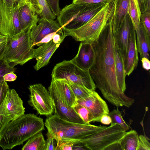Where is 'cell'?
<instances>
[{
	"mask_svg": "<svg viewBox=\"0 0 150 150\" xmlns=\"http://www.w3.org/2000/svg\"><path fill=\"white\" fill-rule=\"evenodd\" d=\"M128 13L135 30H138L142 13L138 0H129Z\"/></svg>",
	"mask_w": 150,
	"mask_h": 150,
	"instance_id": "27",
	"label": "cell"
},
{
	"mask_svg": "<svg viewBox=\"0 0 150 150\" xmlns=\"http://www.w3.org/2000/svg\"><path fill=\"white\" fill-rule=\"evenodd\" d=\"M114 53L115 72L117 82L121 90L125 93L126 89L125 81L126 76L123 61L115 42Z\"/></svg>",
	"mask_w": 150,
	"mask_h": 150,
	"instance_id": "23",
	"label": "cell"
},
{
	"mask_svg": "<svg viewBox=\"0 0 150 150\" xmlns=\"http://www.w3.org/2000/svg\"><path fill=\"white\" fill-rule=\"evenodd\" d=\"M11 121L5 115L0 114V133Z\"/></svg>",
	"mask_w": 150,
	"mask_h": 150,
	"instance_id": "41",
	"label": "cell"
},
{
	"mask_svg": "<svg viewBox=\"0 0 150 150\" xmlns=\"http://www.w3.org/2000/svg\"><path fill=\"white\" fill-rule=\"evenodd\" d=\"M9 89V86L6 81H4L0 85V106L4 101Z\"/></svg>",
	"mask_w": 150,
	"mask_h": 150,
	"instance_id": "36",
	"label": "cell"
},
{
	"mask_svg": "<svg viewBox=\"0 0 150 150\" xmlns=\"http://www.w3.org/2000/svg\"><path fill=\"white\" fill-rule=\"evenodd\" d=\"M45 129L43 119L34 114H24L11 121L0 133V147L11 149Z\"/></svg>",
	"mask_w": 150,
	"mask_h": 150,
	"instance_id": "2",
	"label": "cell"
},
{
	"mask_svg": "<svg viewBox=\"0 0 150 150\" xmlns=\"http://www.w3.org/2000/svg\"><path fill=\"white\" fill-rule=\"evenodd\" d=\"M16 68L11 67L3 58L0 59V85L4 81L3 76L6 74L11 72H14Z\"/></svg>",
	"mask_w": 150,
	"mask_h": 150,
	"instance_id": "31",
	"label": "cell"
},
{
	"mask_svg": "<svg viewBox=\"0 0 150 150\" xmlns=\"http://www.w3.org/2000/svg\"><path fill=\"white\" fill-rule=\"evenodd\" d=\"M149 139L142 135L138 136V143L137 150H150Z\"/></svg>",
	"mask_w": 150,
	"mask_h": 150,
	"instance_id": "33",
	"label": "cell"
},
{
	"mask_svg": "<svg viewBox=\"0 0 150 150\" xmlns=\"http://www.w3.org/2000/svg\"><path fill=\"white\" fill-rule=\"evenodd\" d=\"M140 22L146 32L150 36V11H146L142 13Z\"/></svg>",
	"mask_w": 150,
	"mask_h": 150,
	"instance_id": "34",
	"label": "cell"
},
{
	"mask_svg": "<svg viewBox=\"0 0 150 150\" xmlns=\"http://www.w3.org/2000/svg\"><path fill=\"white\" fill-rule=\"evenodd\" d=\"M31 30L8 37L2 54V58L11 67L22 65L34 58V49L30 37Z\"/></svg>",
	"mask_w": 150,
	"mask_h": 150,
	"instance_id": "6",
	"label": "cell"
},
{
	"mask_svg": "<svg viewBox=\"0 0 150 150\" xmlns=\"http://www.w3.org/2000/svg\"><path fill=\"white\" fill-rule=\"evenodd\" d=\"M137 38V49L141 58L145 57L149 59L150 50V36L146 31L141 23L138 30H135Z\"/></svg>",
	"mask_w": 150,
	"mask_h": 150,
	"instance_id": "21",
	"label": "cell"
},
{
	"mask_svg": "<svg viewBox=\"0 0 150 150\" xmlns=\"http://www.w3.org/2000/svg\"><path fill=\"white\" fill-rule=\"evenodd\" d=\"M53 13L57 17L59 14L61 9L59 6V0H46Z\"/></svg>",
	"mask_w": 150,
	"mask_h": 150,
	"instance_id": "35",
	"label": "cell"
},
{
	"mask_svg": "<svg viewBox=\"0 0 150 150\" xmlns=\"http://www.w3.org/2000/svg\"><path fill=\"white\" fill-rule=\"evenodd\" d=\"M17 78L16 75L14 72H11L4 75L3 78L4 81H15Z\"/></svg>",
	"mask_w": 150,
	"mask_h": 150,
	"instance_id": "43",
	"label": "cell"
},
{
	"mask_svg": "<svg viewBox=\"0 0 150 150\" xmlns=\"http://www.w3.org/2000/svg\"><path fill=\"white\" fill-rule=\"evenodd\" d=\"M47 140L46 141V150H55V146L54 145V138L47 132L46 134Z\"/></svg>",
	"mask_w": 150,
	"mask_h": 150,
	"instance_id": "37",
	"label": "cell"
},
{
	"mask_svg": "<svg viewBox=\"0 0 150 150\" xmlns=\"http://www.w3.org/2000/svg\"><path fill=\"white\" fill-rule=\"evenodd\" d=\"M18 17L22 32L31 30L37 24L40 18L33 9L30 4L22 7Z\"/></svg>",
	"mask_w": 150,
	"mask_h": 150,
	"instance_id": "19",
	"label": "cell"
},
{
	"mask_svg": "<svg viewBox=\"0 0 150 150\" xmlns=\"http://www.w3.org/2000/svg\"><path fill=\"white\" fill-rule=\"evenodd\" d=\"M134 28L131 20L127 13L120 28L113 34L115 43L123 61L127 54L130 33Z\"/></svg>",
	"mask_w": 150,
	"mask_h": 150,
	"instance_id": "15",
	"label": "cell"
},
{
	"mask_svg": "<svg viewBox=\"0 0 150 150\" xmlns=\"http://www.w3.org/2000/svg\"><path fill=\"white\" fill-rule=\"evenodd\" d=\"M6 42L0 44V59L2 58V54L4 50Z\"/></svg>",
	"mask_w": 150,
	"mask_h": 150,
	"instance_id": "48",
	"label": "cell"
},
{
	"mask_svg": "<svg viewBox=\"0 0 150 150\" xmlns=\"http://www.w3.org/2000/svg\"><path fill=\"white\" fill-rule=\"evenodd\" d=\"M76 102L91 112L93 116V121L100 122L103 115L109 114V110L106 102L95 91L90 96L84 99L77 100Z\"/></svg>",
	"mask_w": 150,
	"mask_h": 150,
	"instance_id": "14",
	"label": "cell"
},
{
	"mask_svg": "<svg viewBox=\"0 0 150 150\" xmlns=\"http://www.w3.org/2000/svg\"><path fill=\"white\" fill-rule=\"evenodd\" d=\"M57 32L62 35L63 30L57 21L46 18H40L37 24L31 30L30 37L33 47L45 36L50 34Z\"/></svg>",
	"mask_w": 150,
	"mask_h": 150,
	"instance_id": "13",
	"label": "cell"
},
{
	"mask_svg": "<svg viewBox=\"0 0 150 150\" xmlns=\"http://www.w3.org/2000/svg\"><path fill=\"white\" fill-rule=\"evenodd\" d=\"M115 10L114 0L107 2L91 19L76 29H64L63 35L71 36L76 41L92 42L96 40L105 28Z\"/></svg>",
	"mask_w": 150,
	"mask_h": 150,
	"instance_id": "4",
	"label": "cell"
},
{
	"mask_svg": "<svg viewBox=\"0 0 150 150\" xmlns=\"http://www.w3.org/2000/svg\"><path fill=\"white\" fill-rule=\"evenodd\" d=\"M6 5L9 8H12L16 3H21L25 4H30L28 0H2Z\"/></svg>",
	"mask_w": 150,
	"mask_h": 150,
	"instance_id": "39",
	"label": "cell"
},
{
	"mask_svg": "<svg viewBox=\"0 0 150 150\" xmlns=\"http://www.w3.org/2000/svg\"><path fill=\"white\" fill-rule=\"evenodd\" d=\"M51 81L54 83L64 101L68 106L72 107L76 101V99L68 85L66 79H52Z\"/></svg>",
	"mask_w": 150,
	"mask_h": 150,
	"instance_id": "22",
	"label": "cell"
},
{
	"mask_svg": "<svg viewBox=\"0 0 150 150\" xmlns=\"http://www.w3.org/2000/svg\"><path fill=\"white\" fill-rule=\"evenodd\" d=\"M121 150V149L119 142L109 146L105 149V150Z\"/></svg>",
	"mask_w": 150,
	"mask_h": 150,
	"instance_id": "47",
	"label": "cell"
},
{
	"mask_svg": "<svg viewBox=\"0 0 150 150\" xmlns=\"http://www.w3.org/2000/svg\"><path fill=\"white\" fill-rule=\"evenodd\" d=\"M126 131L119 125L114 124L79 141L88 149L105 150L109 146L119 142Z\"/></svg>",
	"mask_w": 150,
	"mask_h": 150,
	"instance_id": "8",
	"label": "cell"
},
{
	"mask_svg": "<svg viewBox=\"0 0 150 150\" xmlns=\"http://www.w3.org/2000/svg\"><path fill=\"white\" fill-rule=\"evenodd\" d=\"M138 135L135 130L126 132L119 142L121 150H137Z\"/></svg>",
	"mask_w": 150,
	"mask_h": 150,
	"instance_id": "25",
	"label": "cell"
},
{
	"mask_svg": "<svg viewBox=\"0 0 150 150\" xmlns=\"http://www.w3.org/2000/svg\"><path fill=\"white\" fill-rule=\"evenodd\" d=\"M61 43H55L52 40L34 49V58L37 61L34 67L35 70L38 71L47 65L52 55Z\"/></svg>",
	"mask_w": 150,
	"mask_h": 150,
	"instance_id": "17",
	"label": "cell"
},
{
	"mask_svg": "<svg viewBox=\"0 0 150 150\" xmlns=\"http://www.w3.org/2000/svg\"><path fill=\"white\" fill-rule=\"evenodd\" d=\"M48 89L54 104L55 111L54 115L61 119L68 121L87 124L80 118L72 107L68 106L64 101L52 81Z\"/></svg>",
	"mask_w": 150,
	"mask_h": 150,
	"instance_id": "11",
	"label": "cell"
},
{
	"mask_svg": "<svg viewBox=\"0 0 150 150\" xmlns=\"http://www.w3.org/2000/svg\"><path fill=\"white\" fill-rule=\"evenodd\" d=\"M67 82L75 96L76 100L90 96L94 91L69 80H67Z\"/></svg>",
	"mask_w": 150,
	"mask_h": 150,
	"instance_id": "28",
	"label": "cell"
},
{
	"mask_svg": "<svg viewBox=\"0 0 150 150\" xmlns=\"http://www.w3.org/2000/svg\"><path fill=\"white\" fill-rule=\"evenodd\" d=\"M106 3H74L66 5L61 9L57 20L63 29L78 28L88 22Z\"/></svg>",
	"mask_w": 150,
	"mask_h": 150,
	"instance_id": "5",
	"label": "cell"
},
{
	"mask_svg": "<svg viewBox=\"0 0 150 150\" xmlns=\"http://www.w3.org/2000/svg\"><path fill=\"white\" fill-rule=\"evenodd\" d=\"M72 108L80 118L87 124L93 121V118L91 112L86 108L76 101Z\"/></svg>",
	"mask_w": 150,
	"mask_h": 150,
	"instance_id": "29",
	"label": "cell"
},
{
	"mask_svg": "<svg viewBox=\"0 0 150 150\" xmlns=\"http://www.w3.org/2000/svg\"><path fill=\"white\" fill-rule=\"evenodd\" d=\"M26 4L16 3L13 7L9 8L0 0V33L10 37L22 32L19 14L22 7Z\"/></svg>",
	"mask_w": 150,
	"mask_h": 150,
	"instance_id": "9",
	"label": "cell"
},
{
	"mask_svg": "<svg viewBox=\"0 0 150 150\" xmlns=\"http://www.w3.org/2000/svg\"><path fill=\"white\" fill-rule=\"evenodd\" d=\"M138 0L142 13L150 11V0Z\"/></svg>",
	"mask_w": 150,
	"mask_h": 150,
	"instance_id": "38",
	"label": "cell"
},
{
	"mask_svg": "<svg viewBox=\"0 0 150 150\" xmlns=\"http://www.w3.org/2000/svg\"><path fill=\"white\" fill-rule=\"evenodd\" d=\"M45 125L56 141L60 140H71L76 143L107 127L91 124L73 122L60 118L54 115L48 116Z\"/></svg>",
	"mask_w": 150,
	"mask_h": 150,
	"instance_id": "3",
	"label": "cell"
},
{
	"mask_svg": "<svg viewBox=\"0 0 150 150\" xmlns=\"http://www.w3.org/2000/svg\"><path fill=\"white\" fill-rule=\"evenodd\" d=\"M138 54L136 31L134 27L130 33L127 54L123 61L126 76H129L137 67L139 61Z\"/></svg>",
	"mask_w": 150,
	"mask_h": 150,
	"instance_id": "18",
	"label": "cell"
},
{
	"mask_svg": "<svg viewBox=\"0 0 150 150\" xmlns=\"http://www.w3.org/2000/svg\"><path fill=\"white\" fill-rule=\"evenodd\" d=\"M28 104L41 115L49 116L54 111L53 102L48 91L41 83L30 85Z\"/></svg>",
	"mask_w": 150,
	"mask_h": 150,
	"instance_id": "10",
	"label": "cell"
},
{
	"mask_svg": "<svg viewBox=\"0 0 150 150\" xmlns=\"http://www.w3.org/2000/svg\"><path fill=\"white\" fill-rule=\"evenodd\" d=\"M95 58V51L91 42H81L77 54L71 60L81 69L89 71L94 63Z\"/></svg>",
	"mask_w": 150,
	"mask_h": 150,
	"instance_id": "16",
	"label": "cell"
},
{
	"mask_svg": "<svg viewBox=\"0 0 150 150\" xmlns=\"http://www.w3.org/2000/svg\"><path fill=\"white\" fill-rule=\"evenodd\" d=\"M112 119L109 115H103L100 119V122L102 124L105 125H109L111 123Z\"/></svg>",
	"mask_w": 150,
	"mask_h": 150,
	"instance_id": "45",
	"label": "cell"
},
{
	"mask_svg": "<svg viewBox=\"0 0 150 150\" xmlns=\"http://www.w3.org/2000/svg\"><path fill=\"white\" fill-rule=\"evenodd\" d=\"M65 37L63 34L60 35L59 33H56L54 35L52 40L55 43H61Z\"/></svg>",
	"mask_w": 150,
	"mask_h": 150,
	"instance_id": "44",
	"label": "cell"
},
{
	"mask_svg": "<svg viewBox=\"0 0 150 150\" xmlns=\"http://www.w3.org/2000/svg\"><path fill=\"white\" fill-rule=\"evenodd\" d=\"M32 7L40 18L54 20L56 16L51 10L46 0H28Z\"/></svg>",
	"mask_w": 150,
	"mask_h": 150,
	"instance_id": "24",
	"label": "cell"
},
{
	"mask_svg": "<svg viewBox=\"0 0 150 150\" xmlns=\"http://www.w3.org/2000/svg\"><path fill=\"white\" fill-rule=\"evenodd\" d=\"M112 19V16L98 38L91 42L95 58L89 72L105 98L117 108L123 106L129 107L134 100L122 91L116 77Z\"/></svg>",
	"mask_w": 150,
	"mask_h": 150,
	"instance_id": "1",
	"label": "cell"
},
{
	"mask_svg": "<svg viewBox=\"0 0 150 150\" xmlns=\"http://www.w3.org/2000/svg\"><path fill=\"white\" fill-rule=\"evenodd\" d=\"M141 61L143 68L146 71H149L150 69V62L149 59L147 58L143 57L141 58Z\"/></svg>",
	"mask_w": 150,
	"mask_h": 150,
	"instance_id": "46",
	"label": "cell"
},
{
	"mask_svg": "<svg viewBox=\"0 0 150 150\" xmlns=\"http://www.w3.org/2000/svg\"><path fill=\"white\" fill-rule=\"evenodd\" d=\"M52 79H65L95 91V84L89 71L83 70L70 60H64L57 64L52 71Z\"/></svg>",
	"mask_w": 150,
	"mask_h": 150,
	"instance_id": "7",
	"label": "cell"
},
{
	"mask_svg": "<svg viewBox=\"0 0 150 150\" xmlns=\"http://www.w3.org/2000/svg\"><path fill=\"white\" fill-rule=\"evenodd\" d=\"M8 37L0 33V44L6 42Z\"/></svg>",
	"mask_w": 150,
	"mask_h": 150,
	"instance_id": "49",
	"label": "cell"
},
{
	"mask_svg": "<svg viewBox=\"0 0 150 150\" xmlns=\"http://www.w3.org/2000/svg\"><path fill=\"white\" fill-rule=\"evenodd\" d=\"M114 2L115 10L112 23L113 34L120 28L128 13L129 0H114Z\"/></svg>",
	"mask_w": 150,
	"mask_h": 150,
	"instance_id": "20",
	"label": "cell"
},
{
	"mask_svg": "<svg viewBox=\"0 0 150 150\" xmlns=\"http://www.w3.org/2000/svg\"><path fill=\"white\" fill-rule=\"evenodd\" d=\"M25 112L22 99L15 89H9L0 106V114L11 121L24 114Z\"/></svg>",
	"mask_w": 150,
	"mask_h": 150,
	"instance_id": "12",
	"label": "cell"
},
{
	"mask_svg": "<svg viewBox=\"0 0 150 150\" xmlns=\"http://www.w3.org/2000/svg\"><path fill=\"white\" fill-rule=\"evenodd\" d=\"M109 115L112 119L111 124H118L126 131L129 130V127L123 119L121 113L118 108L113 110Z\"/></svg>",
	"mask_w": 150,
	"mask_h": 150,
	"instance_id": "30",
	"label": "cell"
},
{
	"mask_svg": "<svg viewBox=\"0 0 150 150\" xmlns=\"http://www.w3.org/2000/svg\"><path fill=\"white\" fill-rule=\"evenodd\" d=\"M111 0H72L74 3L95 4L100 3H107Z\"/></svg>",
	"mask_w": 150,
	"mask_h": 150,
	"instance_id": "40",
	"label": "cell"
},
{
	"mask_svg": "<svg viewBox=\"0 0 150 150\" xmlns=\"http://www.w3.org/2000/svg\"><path fill=\"white\" fill-rule=\"evenodd\" d=\"M55 150H74L76 143L74 141L60 140L57 142Z\"/></svg>",
	"mask_w": 150,
	"mask_h": 150,
	"instance_id": "32",
	"label": "cell"
},
{
	"mask_svg": "<svg viewBox=\"0 0 150 150\" xmlns=\"http://www.w3.org/2000/svg\"><path fill=\"white\" fill-rule=\"evenodd\" d=\"M57 32H54L47 35L44 37L37 44V45L40 46L44 43H46L50 42L53 39L54 34Z\"/></svg>",
	"mask_w": 150,
	"mask_h": 150,
	"instance_id": "42",
	"label": "cell"
},
{
	"mask_svg": "<svg viewBox=\"0 0 150 150\" xmlns=\"http://www.w3.org/2000/svg\"><path fill=\"white\" fill-rule=\"evenodd\" d=\"M46 141L42 132L37 134L28 140L23 146L22 150H46Z\"/></svg>",
	"mask_w": 150,
	"mask_h": 150,
	"instance_id": "26",
	"label": "cell"
}]
</instances>
